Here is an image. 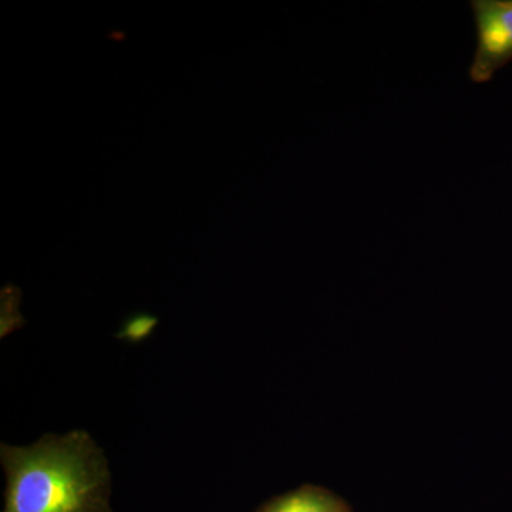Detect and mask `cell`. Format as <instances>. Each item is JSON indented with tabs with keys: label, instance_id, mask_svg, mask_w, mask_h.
Returning <instances> with one entry per match:
<instances>
[{
	"label": "cell",
	"instance_id": "cell-5",
	"mask_svg": "<svg viewBox=\"0 0 512 512\" xmlns=\"http://www.w3.org/2000/svg\"><path fill=\"white\" fill-rule=\"evenodd\" d=\"M20 289L13 285H6L2 289V338L23 323L19 313Z\"/></svg>",
	"mask_w": 512,
	"mask_h": 512
},
{
	"label": "cell",
	"instance_id": "cell-2",
	"mask_svg": "<svg viewBox=\"0 0 512 512\" xmlns=\"http://www.w3.org/2000/svg\"><path fill=\"white\" fill-rule=\"evenodd\" d=\"M476 50L468 77L476 84L490 83L512 62V0H471Z\"/></svg>",
	"mask_w": 512,
	"mask_h": 512
},
{
	"label": "cell",
	"instance_id": "cell-1",
	"mask_svg": "<svg viewBox=\"0 0 512 512\" xmlns=\"http://www.w3.org/2000/svg\"><path fill=\"white\" fill-rule=\"evenodd\" d=\"M8 477L3 512H106L109 463L89 433L45 436L29 447L2 444Z\"/></svg>",
	"mask_w": 512,
	"mask_h": 512
},
{
	"label": "cell",
	"instance_id": "cell-3",
	"mask_svg": "<svg viewBox=\"0 0 512 512\" xmlns=\"http://www.w3.org/2000/svg\"><path fill=\"white\" fill-rule=\"evenodd\" d=\"M264 512H346L338 498L315 487H305L274 501Z\"/></svg>",
	"mask_w": 512,
	"mask_h": 512
},
{
	"label": "cell",
	"instance_id": "cell-4",
	"mask_svg": "<svg viewBox=\"0 0 512 512\" xmlns=\"http://www.w3.org/2000/svg\"><path fill=\"white\" fill-rule=\"evenodd\" d=\"M157 325L158 318L153 313L134 312L124 320L117 338L128 343H141L153 335Z\"/></svg>",
	"mask_w": 512,
	"mask_h": 512
}]
</instances>
